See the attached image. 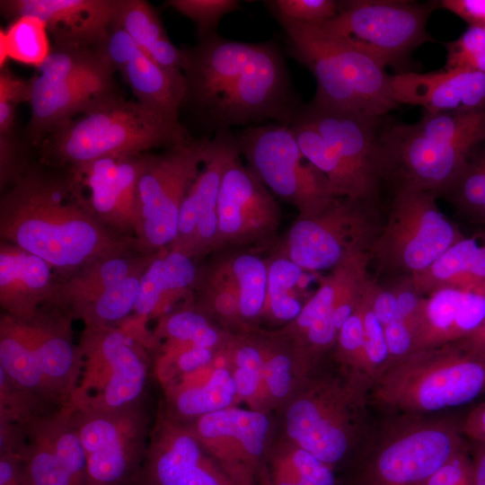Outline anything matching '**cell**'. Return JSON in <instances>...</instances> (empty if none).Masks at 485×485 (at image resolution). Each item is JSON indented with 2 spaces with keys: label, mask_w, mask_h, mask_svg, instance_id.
<instances>
[{
  "label": "cell",
  "mask_w": 485,
  "mask_h": 485,
  "mask_svg": "<svg viewBox=\"0 0 485 485\" xmlns=\"http://www.w3.org/2000/svg\"><path fill=\"white\" fill-rule=\"evenodd\" d=\"M188 107L213 135L234 126L273 119L290 126L302 105L278 47L218 33L183 48Z\"/></svg>",
  "instance_id": "cell-1"
},
{
  "label": "cell",
  "mask_w": 485,
  "mask_h": 485,
  "mask_svg": "<svg viewBox=\"0 0 485 485\" xmlns=\"http://www.w3.org/2000/svg\"><path fill=\"white\" fill-rule=\"evenodd\" d=\"M0 234L47 261L60 277L137 248L134 238L117 234L95 217L71 177L31 169L1 198Z\"/></svg>",
  "instance_id": "cell-2"
},
{
  "label": "cell",
  "mask_w": 485,
  "mask_h": 485,
  "mask_svg": "<svg viewBox=\"0 0 485 485\" xmlns=\"http://www.w3.org/2000/svg\"><path fill=\"white\" fill-rule=\"evenodd\" d=\"M291 129L304 157L328 179L336 197L379 203L385 181L381 119L302 104Z\"/></svg>",
  "instance_id": "cell-3"
},
{
  "label": "cell",
  "mask_w": 485,
  "mask_h": 485,
  "mask_svg": "<svg viewBox=\"0 0 485 485\" xmlns=\"http://www.w3.org/2000/svg\"><path fill=\"white\" fill-rule=\"evenodd\" d=\"M485 142V110L427 112L412 124L383 126L380 143L385 181L442 195Z\"/></svg>",
  "instance_id": "cell-4"
},
{
  "label": "cell",
  "mask_w": 485,
  "mask_h": 485,
  "mask_svg": "<svg viewBox=\"0 0 485 485\" xmlns=\"http://www.w3.org/2000/svg\"><path fill=\"white\" fill-rule=\"evenodd\" d=\"M370 389L340 366L336 374H307L286 411L288 438L334 470L346 467L376 420Z\"/></svg>",
  "instance_id": "cell-5"
},
{
  "label": "cell",
  "mask_w": 485,
  "mask_h": 485,
  "mask_svg": "<svg viewBox=\"0 0 485 485\" xmlns=\"http://www.w3.org/2000/svg\"><path fill=\"white\" fill-rule=\"evenodd\" d=\"M485 393V352L462 340L414 350L374 382L370 399L383 415L434 416Z\"/></svg>",
  "instance_id": "cell-6"
},
{
  "label": "cell",
  "mask_w": 485,
  "mask_h": 485,
  "mask_svg": "<svg viewBox=\"0 0 485 485\" xmlns=\"http://www.w3.org/2000/svg\"><path fill=\"white\" fill-rule=\"evenodd\" d=\"M465 445L450 418L383 415L338 485H421Z\"/></svg>",
  "instance_id": "cell-7"
},
{
  "label": "cell",
  "mask_w": 485,
  "mask_h": 485,
  "mask_svg": "<svg viewBox=\"0 0 485 485\" xmlns=\"http://www.w3.org/2000/svg\"><path fill=\"white\" fill-rule=\"evenodd\" d=\"M179 118L114 94L42 141L44 156L77 166L110 155L148 153L190 137Z\"/></svg>",
  "instance_id": "cell-8"
},
{
  "label": "cell",
  "mask_w": 485,
  "mask_h": 485,
  "mask_svg": "<svg viewBox=\"0 0 485 485\" xmlns=\"http://www.w3.org/2000/svg\"><path fill=\"white\" fill-rule=\"evenodd\" d=\"M278 22L287 35L288 53L315 78L313 101L378 118L398 108L391 75L367 53L317 25Z\"/></svg>",
  "instance_id": "cell-9"
},
{
  "label": "cell",
  "mask_w": 485,
  "mask_h": 485,
  "mask_svg": "<svg viewBox=\"0 0 485 485\" xmlns=\"http://www.w3.org/2000/svg\"><path fill=\"white\" fill-rule=\"evenodd\" d=\"M28 319L2 313L0 368L17 384L59 407H69L80 370L71 320L50 305Z\"/></svg>",
  "instance_id": "cell-10"
},
{
  "label": "cell",
  "mask_w": 485,
  "mask_h": 485,
  "mask_svg": "<svg viewBox=\"0 0 485 485\" xmlns=\"http://www.w3.org/2000/svg\"><path fill=\"white\" fill-rule=\"evenodd\" d=\"M115 71L101 47L56 48L30 79L31 117L26 128L32 144L101 101L119 93Z\"/></svg>",
  "instance_id": "cell-11"
},
{
  "label": "cell",
  "mask_w": 485,
  "mask_h": 485,
  "mask_svg": "<svg viewBox=\"0 0 485 485\" xmlns=\"http://www.w3.org/2000/svg\"><path fill=\"white\" fill-rule=\"evenodd\" d=\"M436 198L428 191L394 189L387 216L369 251L381 270L400 278L422 272L464 237Z\"/></svg>",
  "instance_id": "cell-12"
},
{
  "label": "cell",
  "mask_w": 485,
  "mask_h": 485,
  "mask_svg": "<svg viewBox=\"0 0 485 485\" xmlns=\"http://www.w3.org/2000/svg\"><path fill=\"white\" fill-rule=\"evenodd\" d=\"M383 223L379 203L337 197L315 215L297 216L269 253L290 260L304 271L331 270L369 253Z\"/></svg>",
  "instance_id": "cell-13"
},
{
  "label": "cell",
  "mask_w": 485,
  "mask_h": 485,
  "mask_svg": "<svg viewBox=\"0 0 485 485\" xmlns=\"http://www.w3.org/2000/svg\"><path fill=\"white\" fill-rule=\"evenodd\" d=\"M70 408L110 411L141 401L148 365L144 347L119 326L84 327Z\"/></svg>",
  "instance_id": "cell-14"
},
{
  "label": "cell",
  "mask_w": 485,
  "mask_h": 485,
  "mask_svg": "<svg viewBox=\"0 0 485 485\" xmlns=\"http://www.w3.org/2000/svg\"><path fill=\"white\" fill-rule=\"evenodd\" d=\"M335 16L314 24L365 51L385 68L401 67L412 52L431 40L427 31L436 2L338 1Z\"/></svg>",
  "instance_id": "cell-15"
},
{
  "label": "cell",
  "mask_w": 485,
  "mask_h": 485,
  "mask_svg": "<svg viewBox=\"0 0 485 485\" xmlns=\"http://www.w3.org/2000/svg\"><path fill=\"white\" fill-rule=\"evenodd\" d=\"M210 139L191 136L160 154L147 153L137 189L136 241L141 253H155L172 244L182 201L201 170Z\"/></svg>",
  "instance_id": "cell-16"
},
{
  "label": "cell",
  "mask_w": 485,
  "mask_h": 485,
  "mask_svg": "<svg viewBox=\"0 0 485 485\" xmlns=\"http://www.w3.org/2000/svg\"><path fill=\"white\" fill-rule=\"evenodd\" d=\"M235 136L247 166L299 216L315 215L337 198L327 177L304 157L289 126H249Z\"/></svg>",
  "instance_id": "cell-17"
},
{
  "label": "cell",
  "mask_w": 485,
  "mask_h": 485,
  "mask_svg": "<svg viewBox=\"0 0 485 485\" xmlns=\"http://www.w3.org/2000/svg\"><path fill=\"white\" fill-rule=\"evenodd\" d=\"M70 409L87 485H138L151 434L141 401L110 411Z\"/></svg>",
  "instance_id": "cell-18"
},
{
  "label": "cell",
  "mask_w": 485,
  "mask_h": 485,
  "mask_svg": "<svg viewBox=\"0 0 485 485\" xmlns=\"http://www.w3.org/2000/svg\"><path fill=\"white\" fill-rule=\"evenodd\" d=\"M240 155L231 161L222 178L212 253L235 249L270 252L280 238V207L273 193L242 163Z\"/></svg>",
  "instance_id": "cell-19"
},
{
  "label": "cell",
  "mask_w": 485,
  "mask_h": 485,
  "mask_svg": "<svg viewBox=\"0 0 485 485\" xmlns=\"http://www.w3.org/2000/svg\"><path fill=\"white\" fill-rule=\"evenodd\" d=\"M370 262L369 253H361L330 270L297 317L281 330L313 365L334 348L340 328L357 306Z\"/></svg>",
  "instance_id": "cell-20"
},
{
  "label": "cell",
  "mask_w": 485,
  "mask_h": 485,
  "mask_svg": "<svg viewBox=\"0 0 485 485\" xmlns=\"http://www.w3.org/2000/svg\"><path fill=\"white\" fill-rule=\"evenodd\" d=\"M181 422L239 485H256L270 434L262 410L229 407Z\"/></svg>",
  "instance_id": "cell-21"
},
{
  "label": "cell",
  "mask_w": 485,
  "mask_h": 485,
  "mask_svg": "<svg viewBox=\"0 0 485 485\" xmlns=\"http://www.w3.org/2000/svg\"><path fill=\"white\" fill-rule=\"evenodd\" d=\"M147 153L104 156L71 167V178L95 217L119 235L136 240L138 181Z\"/></svg>",
  "instance_id": "cell-22"
},
{
  "label": "cell",
  "mask_w": 485,
  "mask_h": 485,
  "mask_svg": "<svg viewBox=\"0 0 485 485\" xmlns=\"http://www.w3.org/2000/svg\"><path fill=\"white\" fill-rule=\"evenodd\" d=\"M138 485H239L181 421L160 415Z\"/></svg>",
  "instance_id": "cell-23"
},
{
  "label": "cell",
  "mask_w": 485,
  "mask_h": 485,
  "mask_svg": "<svg viewBox=\"0 0 485 485\" xmlns=\"http://www.w3.org/2000/svg\"><path fill=\"white\" fill-rule=\"evenodd\" d=\"M240 154L236 136L231 129L213 135L201 170L182 201L177 234L169 248L198 261L212 253L222 178L231 161Z\"/></svg>",
  "instance_id": "cell-24"
},
{
  "label": "cell",
  "mask_w": 485,
  "mask_h": 485,
  "mask_svg": "<svg viewBox=\"0 0 485 485\" xmlns=\"http://www.w3.org/2000/svg\"><path fill=\"white\" fill-rule=\"evenodd\" d=\"M23 427L22 457L31 485H87L85 455L70 407L35 417Z\"/></svg>",
  "instance_id": "cell-25"
},
{
  "label": "cell",
  "mask_w": 485,
  "mask_h": 485,
  "mask_svg": "<svg viewBox=\"0 0 485 485\" xmlns=\"http://www.w3.org/2000/svg\"><path fill=\"white\" fill-rule=\"evenodd\" d=\"M120 0H2L11 21L32 15L42 20L56 48H96L115 23Z\"/></svg>",
  "instance_id": "cell-26"
},
{
  "label": "cell",
  "mask_w": 485,
  "mask_h": 485,
  "mask_svg": "<svg viewBox=\"0 0 485 485\" xmlns=\"http://www.w3.org/2000/svg\"><path fill=\"white\" fill-rule=\"evenodd\" d=\"M101 48L114 71L130 88L136 101L179 118L185 97L181 71L169 70L157 64L116 23Z\"/></svg>",
  "instance_id": "cell-27"
},
{
  "label": "cell",
  "mask_w": 485,
  "mask_h": 485,
  "mask_svg": "<svg viewBox=\"0 0 485 485\" xmlns=\"http://www.w3.org/2000/svg\"><path fill=\"white\" fill-rule=\"evenodd\" d=\"M393 100L420 106L427 112H472L485 110V73L463 68L391 75Z\"/></svg>",
  "instance_id": "cell-28"
},
{
  "label": "cell",
  "mask_w": 485,
  "mask_h": 485,
  "mask_svg": "<svg viewBox=\"0 0 485 485\" xmlns=\"http://www.w3.org/2000/svg\"><path fill=\"white\" fill-rule=\"evenodd\" d=\"M485 320V287H443L424 295L412 351L463 340Z\"/></svg>",
  "instance_id": "cell-29"
},
{
  "label": "cell",
  "mask_w": 485,
  "mask_h": 485,
  "mask_svg": "<svg viewBox=\"0 0 485 485\" xmlns=\"http://www.w3.org/2000/svg\"><path fill=\"white\" fill-rule=\"evenodd\" d=\"M41 258L2 241L0 245V305L4 313L28 319L49 304L57 278Z\"/></svg>",
  "instance_id": "cell-30"
},
{
  "label": "cell",
  "mask_w": 485,
  "mask_h": 485,
  "mask_svg": "<svg viewBox=\"0 0 485 485\" xmlns=\"http://www.w3.org/2000/svg\"><path fill=\"white\" fill-rule=\"evenodd\" d=\"M200 261L171 248L156 252L141 275L138 298L130 316L145 326L165 314L176 301L192 297Z\"/></svg>",
  "instance_id": "cell-31"
},
{
  "label": "cell",
  "mask_w": 485,
  "mask_h": 485,
  "mask_svg": "<svg viewBox=\"0 0 485 485\" xmlns=\"http://www.w3.org/2000/svg\"><path fill=\"white\" fill-rule=\"evenodd\" d=\"M155 253L130 252L110 256L91 262L57 278L48 305L62 310L70 318L77 314L102 292L125 278L143 272Z\"/></svg>",
  "instance_id": "cell-32"
},
{
  "label": "cell",
  "mask_w": 485,
  "mask_h": 485,
  "mask_svg": "<svg viewBox=\"0 0 485 485\" xmlns=\"http://www.w3.org/2000/svg\"><path fill=\"white\" fill-rule=\"evenodd\" d=\"M212 364L164 386L166 416L184 421L231 407L237 396L232 373Z\"/></svg>",
  "instance_id": "cell-33"
},
{
  "label": "cell",
  "mask_w": 485,
  "mask_h": 485,
  "mask_svg": "<svg viewBox=\"0 0 485 485\" xmlns=\"http://www.w3.org/2000/svg\"><path fill=\"white\" fill-rule=\"evenodd\" d=\"M409 278L422 295L443 287H485V234L464 235L427 269Z\"/></svg>",
  "instance_id": "cell-34"
},
{
  "label": "cell",
  "mask_w": 485,
  "mask_h": 485,
  "mask_svg": "<svg viewBox=\"0 0 485 485\" xmlns=\"http://www.w3.org/2000/svg\"><path fill=\"white\" fill-rule=\"evenodd\" d=\"M200 263L191 299L197 308L238 332L247 330L239 309V290L224 251Z\"/></svg>",
  "instance_id": "cell-35"
},
{
  "label": "cell",
  "mask_w": 485,
  "mask_h": 485,
  "mask_svg": "<svg viewBox=\"0 0 485 485\" xmlns=\"http://www.w3.org/2000/svg\"><path fill=\"white\" fill-rule=\"evenodd\" d=\"M115 23L157 64L182 72L184 52L169 39L154 7L144 0H120Z\"/></svg>",
  "instance_id": "cell-36"
},
{
  "label": "cell",
  "mask_w": 485,
  "mask_h": 485,
  "mask_svg": "<svg viewBox=\"0 0 485 485\" xmlns=\"http://www.w3.org/2000/svg\"><path fill=\"white\" fill-rule=\"evenodd\" d=\"M262 485H338L335 470L292 441L266 455Z\"/></svg>",
  "instance_id": "cell-37"
},
{
  "label": "cell",
  "mask_w": 485,
  "mask_h": 485,
  "mask_svg": "<svg viewBox=\"0 0 485 485\" xmlns=\"http://www.w3.org/2000/svg\"><path fill=\"white\" fill-rule=\"evenodd\" d=\"M225 253L230 269L239 290L241 318L247 329L262 317L267 287L268 264L259 252L235 249L222 251Z\"/></svg>",
  "instance_id": "cell-38"
},
{
  "label": "cell",
  "mask_w": 485,
  "mask_h": 485,
  "mask_svg": "<svg viewBox=\"0 0 485 485\" xmlns=\"http://www.w3.org/2000/svg\"><path fill=\"white\" fill-rule=\"evenodd\" d=\"M266 260L268 287L262 317L289 323L297 317L305 304L301 300L299 286L304 271L290 260L276 253H269Z\"/></svg>",
  "instance_id": "cell-39"
},
{
  "label": "cell",
  "mask_w": 485,
  "mask_h": 485,
  "mask_svg": "<svg viewBox=\"0 0 485 485\" xmlns=\"http://www.w3.org/2000/svg\"><path fill=\"white\" fill-rule=\"evenodd\" d=\"M46 23L32 15H22L0 30V67L7 60L39 67L48 57L51 47Z\"/></svg>",
  "instance_id": "cell-40"
},
{
  "label": "cell",
  "mask_w": 485,
  "mask_h": 485,
  "mask_svg": "<svg viewBox=\"0 0 485 485\" xmlns=\"http://www.w3.org/2000/svg\"><path fill=\"white\" fill-rule=\"evenodd\" d=\"M232 333L216 328L212 320L193 304L159 318L154 337L191 342L216 350L224 349Z\"/></svg>",
  "instance_id": "cell-41"
},
{
  "label": "cell",
  "mask_w": 485,
  "mask_h": 485,
  "mask_svg": "<svg viewBox=\"0 0 485 485\" xmlns=\"http://www.w3.org/2000/svg\"><path fill=\"white\" fill-rule=\"evenodd\" d=\"M143 272L130 275L107 288L86 305L76 319L88 328L121 324L134 312Z\"/></svg>",
  "instance_id": "cell-42"
},
{
  "label": "cell",
  "mask_w": 485,
  "mask_h": 485,
  "mask_svg": "<svg viewBox=\"0 0 485 485\" xmlns=\"http://www.w3.org/2000/svg\"><path fill=\"white\" fill-rule=\"evenodd\" d=\"M442 195L466 221L485 225V142L476 148L462 173Z\"/></svg>",
  "instance_id": "cell-43"
},
{
  "label": "cell",
  "mask_w": 485,
  "mask_h": 485,
  "mask_svg": "<svg viewBox=\"0 0 485 485\" xmlns=\"http://www.w3.org/2000/svg\"><path fill=\"white\" fill-rule=\"evenodd\" d=\"M218 350L191 342L166 340L155 360V373L166 386L179 378L208 366Z\"/></svg>",
  "instance_id": "cell-44"
},
{
  "label": "cell",
  "mask_w": 485,
  "mask_h": 485,
  "mask_svg": "<svg viewBox=\"0 0 485 485\" xmlns=\"http://www.w3.org/2000/svg\"><path fill=\"white\" fill-rule=\"evenodd\" d=\"M366 282L358 303L361 316L365 350V377L371 384L390 366V357L381 322L372 306L369 281Z\"/></svg>",
  "instance_id": "cell-45"
},
{
  "label": "cell",
  "mask_w": 485,
  "mask_h": 485,
  "mask_svg": "<svg viewBox=\"0 0 485 485\" xmlns=\"http://www.w3.org/2000/svg\"><path fill=\"white\" fill-rule=\"evenodd\" d=\"M57 409L60 408L17 384L0 368V419L24 425Z\"/></svg>",
  "instance_id": "cell-46"
},
{
  "label": "cell",
  "mask_w": 485,
  "mask_h": 485,
  "mask_svg": "<svg viewBox=\"0 0 485 485\" xmlns=\"http://www.w3.org/2000/svg\"><path fill=\"white\" fill-rule=\"evenodd\" d=\"M166 3L195 22L198 39L216 34L220 20L241 7L237 0H170Z\"/></svg>",
  "instance_id": "cell-47"
},
{
  "label": "cell",
  "mask_w": 485,
  "mask_h": 485,
  "mask_svg": "<svg viewBox=\"0 0 485 485\" xmlns=\"http://www.w3.org/2000/svg\"><path fill=\"white\" fill-rule=\"evenodd\" d=\"M264 4L277 20L304 24H319L338 13L339 3L334 0H271Z\"/></svg>",
  "instance_id": "cell-48"
},
{
  "label": "cell",
  "mask_w": 485,
  "mask_h": 485,
  "mask_svg": "<svg viewBox=\"0 0 485 485\" xmlns=\"http://www.w3.org/2000/svg\"><path fill=\"white\" fill-rule=\"evenodd\" d=\"M30 80H22L7 67L0 72V134L13 132L16 107L30 101Z\"/></svg>",
  "instance_id": "cell-49"
},
{
  "label": "cell",
  "mask_w": 485,
  "mask_h": 485,
  "mask_svg": "<svg viewBox=\"0 0 485 485\" xmlns=\"http://www.w3.org/2000/svg\"><path fill=\"white\" fill-rule=\"evenodd\" d=\"M421 485H474L467 444Z\"/></svg>",
  "instance_id": "cell-50"
},
{
  "label": "cell",
  "mask_w": 485,
  "mask_h": 485,
  "mask_svg": "<svg viewBox=\"0 0 485 485\" xmlns=\"http://www.w3.org/2000/svg\"><path fill=\"white\" fill-rule=\"evenodd\" d=\"M444 45L446 49L445 69L456 68L469 57L485 51V25H470L459 38Z\"/></svg>",
  "instance_id": "cell-51"
},
{
  "label": "cell",
  "mask_w": 485,
  "mask_h": 485,
  "mask_svg": "<svg viewBox=\"0 0 485 485\" xmlns=\"http://www.w3.org/2000/svg\"><path fill=\"white\" fill-rule=\"evenodd\" d=\"M439 4L470 25H485V0H443Z\"/></svg>",
  "instance_id": "cell-52"
},
{
  "label": "cell",
  "mask_w": 485,
  "mask_h": 485,
  "mask_svg": "<svg viewBox=\"0 0 485 485\" xmlns=\"http://www.w3.org/2000/svg\"><path fill=\"white\" fill-rule=\"evenodd\" d=\"M461 431L472 442H485V402L468 413L461 423Z\"/></svg>",
  "instance_id": "cell-53"
},
{
  "label": "cell",
  "mask_w": 485,
  "mask_h": 485,
  "mask_svg": "<svg viewBox=\"0 0 485 485\" xmlns=\"http://www.w3.org/2000/svg\"><path fill=\"white\" fill-rule=\"evenodd\" d=\"M469 447L474 485H485V442H472Z\"/></svg>",
  "instance_id": "cell-54"
},
{
  "label": "cell",
  "mask_w": 485,
  "mask_h": 485,
  "mask_svg": "<svg viewBox=\"0 0 485 485\" xmlns=\"http://www.w3.org/2000/svg\"><path fill=\"white\" fill-rule=\"evenodd\" d=\"M462 340L469 347L485 352V320L474 332Z\"/></svg>",
  "instance_id": "cell-55"
},
{
  "label": "cell",
  "mask_w": 485,
  "mask_h": 485,
  "mask_svg": "<svg viewBox=\"0 0 485 485\" xmlns=\"http://www.w3.org/2000/svg\"><path fill=\"white\" fill-rule=\"evenodd\" d=\"M456 68L485 73V51L469 57L462 61Z\"/></svg>",
  "instance_id": "cell-56"
}]
</instances>
